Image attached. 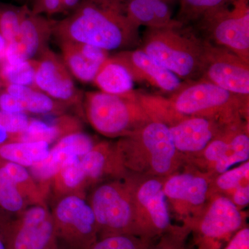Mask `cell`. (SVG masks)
Returning <instances> with one entry per match:
<instances>
[{
	"label": "cell",
	"mask_w": 249,
	"mask_h": 249,
	"mask_svg": "<svg viewBox=\"0 0 249 249\" xmlns=\"http://www.w3.org/2000/svg\"><path fill=\"white\" fill-rule=\"evenodd\" d=\"M124 0L106 3L82 0L74 11L55 20L53 36L57 41H70L110 51L132 49L141 42L139 27L128 18Z\"/></svg>",
	"instance_id": "6da1fadb"
},
{
	"label": "cell",
	"mask_w": 249,
	"mask_h": 249,
	"mask_svg": "<svg viewBox=\"0 0 249 249\" xmlns=\"http://www.w3.org/2000/svg\"><path fill=\"white\" fill-rule=\"evenodd\" d=\"M185 26L147 29L139 49L180 79L192 83L200 78L205 40Z\"/></svg>",
	"instance_id": "7a4b0ae2"
},
{
	"label": "cell",
	"mask_w": 249,
	"mask_h": 249,
	"mask_svg": "<svg viewBox=\"0 0 249 249\" xmlns=\"http://www.w3.org/2000/svg\"><path fill=\"white\" fill-rule=\"evenodd\" d=\"M83 109L93 128L111 138L127 137L151 121L134 90L124 95L88 91L83 96Z\"/></svg>",
	"instance_id": "3957f363"
},
{
	"label": "cell",
	"mask_w": 249,
	"mask_h": 249,
	"mask_svg": "<svg viewBox=\"0 0 249 249\" xmlns=\"http://www.w3.org/2000/svg\"><path fill=\"white\" fill-rule=\"evenodd\" d=\"M170 99L178 113L184 116H202L231 125L248 112L249 96H240L217 85L196 80L173 93Z\"/></svg>",
	"instance_id": "277c9868"
},
{
	"label": "cell",
	"mask_w": 249,
	"mask_h": 249,
	"mask_svg": "<svg viewBox=\"0 0 249 249\" xmlns=\"http://www.w3.org/2000/svg\"><path fill=\"white\" fill-rule=\"evenodd\" d=\"M88 201L96 219L98 239L118 235L141 237L132 187L128 184L102 183Z\"/></svg>",
	"instance_id": "5b68a950"
},
{
	"label": "cell",
	"mask_w": 249,
	"mask_h": 249,
	"mask_svg": "<svg viewBox=\"0 0 249 249\" xmlns=\"http://www.w3.org/2000/svg\"><path fill=\"white\" fill-rule=\"evenodd\" d=\"M51 212L59 249H89L98 240L94 214L85 196H64Z\"/></svg>",
	"instance_id": "8992f818"
},
{
	"label": "cell",
	"mask_w": 249,
	"mask_h": 249,
	"mask_svg": "<svg viewBox=\"0 0 249 249\" xmlns=\"http://www.w3.org/2000/svg\"><path fill=\"white\" fill-rule=\"evenodd\" d=\"M198 22L206 40L249 63V0H231Z\"/></svg>",
	"instance_id": "52a82bcc"
},
{
	"label": "cell",
	"mask_w": 249,
	"mask_h": 249,
	"mask_svg": "<svg viewBox=\"0 0 249 249\" xmlns=\"http://www.w3.org/2000/svg\"><path fill=\"white\" fill-rule=\"evenodd\" d=\"M199 80L235 94L249 96V63L231 51L206 40Z\"/></svg>",
	"instance_id": "ba28073f"
},
{
	"label": "cell",
	"mask_w": 249,
	"mask_h": 249,
	"mask_svg": "<svg viewBox=\"0 0 249 249\" xmlns=\"http://www.w3.org/2000/svg\"><path fill=\"white\" fill-rule=\"evenodd\" d=\"M8 245L9 249H59L47 203L29 205L10 222Z\"/></svg>",
	"instance_id": "9c48e42d"
},
{
	"label": "cell",
	"mask_w": 249,
	"mask_h": 249,
	"mask_svg": "<svg viewBox=\"0 0 249 249\" xmlns=\"http://www.w3.org/2000/svg\"><path fill=\"white\" fill-rule=\"evenodd\" d=\"M37 59L34 88L70 108L83 113L84 93L78 89L60 55L47 48Z\"/></svg>",
	"instance_id": "30bf717a"
},
{
	"label": "cell",
	"mask_w": 249,
	"mask_h": 249,
	"mask_svg": "<svg viewBox=\"0 0 249 249\" xmlns=\"http://www.w3.org/2000/svg\"><path fill=\"white\" fill-rule=\"evenodd\" d=\"M136 208H142L145 212L139 217V230L143 238L152 240L157 235H162L173 228L163 184L159 180H146L135 190L132 188Z\"/></svg>",
	"instance_id": "8fae6325"
},
{
	"label": "cell",
	"mask_w": 249,
	"mask_h": 249,
	"mask_svg": "<svg viewBox=\"0 0 249 249\" xmlns=\"http://www.w3.org/2000/svg\"><path fill=\"white\" fill-rule=\"evenodd\" d=\"M55 20L28 10L16 39L7 43L2 61L8 64L36 59L48 48Z\"/></svg>",
	"instance_id": "7c38bea8"
},
{
	"label": "cell",
	"mask_w": 249,
	"mask_h": 249,
	"mask_svg": "<svg viewBox=\"0 0 249 249\" xmlns=\"http://www.w3.org/2000/svg\"><path fill=\"white\" fill-rule=\"evenodd\" d=\"M112 56L127 69L134 82L145 83L163 92L172 93L186 85L139 48L121 51Z\"/></svg>",
	"instance_id": "4fadbf2b"
},
{
	"label": "cell",
	"mask_w": 249,
	"mask_h": 249,
	"mask_svg": "<svg viewBox=\"0 0 249 249\" xmlns=\"http://www.w3.org/2000/svg\"><path fill=\"white\" fill-rule=\"evenodd\" d=\"M128 137L149 155L150 166L155 173L165 175L172 170L178 150L168 125L151 121Z\"/></svg>",
	"instance_id": "5bb4252c"
},
{
	"label": "cell",
	"mask_w": 249,
	"mask_h": 249,
	"mask_svg": "<svg viewBox=\"0 0 249 249\" xmlns=\"http://www.w3.org/2000/svg\"><path fill=\"white\" fill-rule=\"evenodd\" d=\"M227 124L202 116H188L169 127L177 150L187 153L203 151Z\"/></svg>",
	"instance_id": "9a60e30c"
},
{
	"label": "cell",
	"mask_w": 249,
	"mask_h": 249,
	"mask_svg": "<svg viewBox=\"0 0 249 249\" xmlns=\"http://www.w3.org/2000/svg\"><path fill=\"white\" fill-rule=\"evenodd\" d=\"M62 61L73 78L83 83H92L109 52L87 44L58 41Z\"/></svg>",
	"instance_id": "2e32d148"
},
{
	"label": "cell",
	"mask_w": 249,
	"mask_h": 249,
	"mask_svg": "<svg viewBox=\"0 0 249 249\" xmlns=\"http://www.w3.org/2000/svg\"><path fill=\"white\" fill-rule=\"evenodd\" d=\"M243 217L232 199L219 196L213 201L197 226H195L204 240H213L242 229Z\"/></svg>",
	"instance_id": "e0dca14e"
},
{
	"label": "cell",
	"mask_w": 249,
	"mask_h": 249,
	"mask_svg": "<svg viewBox=\"0 0 249 249\" xmlns=\"http://www.w3.org/2000/svg\"><path fill=\"white\" fill-rule=\"evenodd\" d=\"M82 129L83 126L79 119L70 114H60L52 121L31 118L25 130L16 136L12 142H43L51 145L65 136L82 131Z\"/></svg>",
	"instance_id": "ac0fdd59"
},
{
	"label": "cell",
	"mask_w": 249,
	"mask_h": 249,
	"mask_svg": "<svg viewBox=\"0 0 249 249\" xmlns=\"http://www.w3.org/2000/svg\"><path fill=\"white\" fill-rule=\"evenodd\" d=\"M124 4L126 14L139 27L161 29L183 24L173 18L169 4L160 0H124Z\"/></svg>",
	"instance_id": "d6986e66"
},
{
	"label": "cell",
	"mask_w": 249,
	"mask_h": 249,
	"mask_svg": "<svg viewBox=\"0 0 249 249\" xmlns=\"http://www.w3.org/2000/svg\"><path fill=\"white\" fill-rule=\"evenodd\" d=\"M80 160L89 186L124 166L117 148L108 142L95 144Z\"/></svg>",
	"instance_id": "ffe728a7"
},
{
	"label": "cell",
	"mask_w": 249,
	"mask_h": 249,
	"mask_svg": "<svg viewBox=\"0 0 249 249\" xmlns=\"http://www.w3.org/2000/svg\"><path fill=\"white\" fill-rule=\"evenodd\" d=\"M209 189L206 178L189 173L174 175L163 185L167 198L193 206L204 204Z\"/></svg>",
	"instance_id": "44dd1931"
},
{
	"label": "cell",
	"mask_w": 249,
	"mask_h": 249,
	"mask_svg": "<svg viewBox=\"0 0 249 249\" xmlns=\"http://www.w3.org/2000/svg\"><path fill=\"white\" fill-rule=\"evenodd\" d=\"M3 88L17 98L23 111L28 114L58 116L66 114L70 109L34 87L7 84Z\"/></svg>",
	"instance_id": "7402d4cb"
},
{
	"label": "cell",
	"mask_w": 249,
	"mask_h": 249,
	"mask_svg": "<svg viewBox=\"0 0 249 249\" xmlns=\"http://www.w3.org/2000/svg\"><path fill=\"white\" fill-rule=\"evenodd\" d=\"M88 187L80 157H75L65 163L52 178L49 196H53L55 201L69 196H85Z\"/></svg>",
	"instance_id": "603a6c76"
},
{
	"label": "cell",
	"mask_w": 249,
	"mask_h": 249,
	"mask_svg": "<svg viewBox=\"0 0 249 249\" xmlns=\"http://www.w3.org/2000/svg\"><path fill=\"white\" fill-rule=\"evenodd\" d=\"M92 83L99 91L109 94L124 95L134 90V82L130 73L113 56L104 62Z\"/></svg>",
	"instance_id": "cb8c5ba5"
},
{
	"label": "cell",
	"mask_w": 249,
	"mask_h": 249,
	"mask_svg": "<svg viewBox=\"0 0 249 249\" xmlns=\"http://www.w3.org/2000/svg\"><path fill=\"white\" fill-rule=\"evenodd\" d=\"M51 145L47 142H12L0 147V160L29 168L48 155Z\"/></svg>",
	"instance_id": "d4e9b609"
},
{
	"label": "cell",
	"mask_w": 249,
	"mask_h": 249,
	"mask_svg": "<svg viewBox=\"0 0 249 249\" xmlns=\"http://www.w3.org/2000/svg\"><path fill=\"white\" fill-rule=\"evenodd\" d=\"M29 205L0 160V214L11 221Z\"/></svg>",
	"instance_id": "484cf974"
},
{
	"label": "cell",
	"mask_w": 249,
	"mask_h": 249,
	"mask_svg": "<svg viewBox=\"0 0 249 249\" xmlns=\"http://www.w3.org/2000/svg\"><path fill=\"white\" fill-rule=\"evenodd\" d=\"M135 92L139 103L150 121L162 123L170 127L188 117L178 112L170 98L142 91Z\"/></svg>",
	"instance_id": "4316f807"
},
{
	"label": "cell",
	"mask_w": 249,
	"mask_h": 249,
	"mask_svg": "<svg viewBox=\"0 0 249 249\" xmlns=\"http://www.w3.org/2000/svg\"><path fill=\"white\" fill-rule=\"evenodd\" d=\"M249 158V137L240 124L231 126L228 129V146L222 160L214 163L216 171L222 174L232 165L246 162Z\"/></svg>",
	"instance_id": "83f0119b"
},
{
	"label": "cell",
	"mask_w": 249,
	"mask_h": 249,
	"mask_svg": "<svg viewBox=\"0 0 249 249\" xmlns=\"http://www.w3.org/2000/svg\"><path fill=\"white\" fill-rule=\"evenodd\" d=\"M1 163L14 178L19 191L27 198L29 204L47 203L45 196L41 191L40 187L31 175L28 168L22 165L1 160Z\"/></svg>",
	"instance_id": "f1b7e54d"
},
{
	"label": "cell",
	"mask_w": 249,
	"mask_h": 249,
	"mask_svg": "<svg viewBox=\"0 0 249 249\" xmlns=\"http://www.w3.org/2000/svg\"><path fill=\"white\" fill-rule=\"evenodd\" d=\"M37 59L17 64L0 62V76L4 85H18L34 87Z\"/></svg>",
	"instance_id": "f546056e"
},
{
	"label": "cell",
	"mask_w": 249,
	"mask_h": 249,
	"mask_svg": "<svg viewBox=\"0 0 249 249\" xmlns=\"http://www.w3.org/2000/svg\"><path fill=\"white\" fill-rule=\"evenodd\" d=\"M29 9L28 4L17 6L0 3V34L7 43L17 37Z\"/></svg>",
	"instance_id": "4dcf8cb0"
},
{
	"label": "cell",
	"mask_w": 249,
	"mask_h": 249,
	"mask_svg": "<svg viewBox=\"0 0 249 249\" xmlns=\"http://www.w3.org/2000/svg\"><path fill=\"white\" fill-rule=\"evenodd\" d=\"M231 0H179L178 21L186 25L199 20Z\"/></svg>",
	"instance_id": "1f68e13d"
},
{
	"label": "cell",
	"mask_w": 249,
	"mask_h": 249,
	"mask_svg": "<svg viewBox=\"0 0 249 249\" xmlns=\"http://www.w3.org/2000/svg\"><path fill=\"white\" fill-rule=\"evenodd\" d=\"M152 240L132 235H112L98 239L89 249H148Z\"/></svg>",
	"instance_id": "d6a6232c"
},
{
	"label": "cell",
	"mask_w": 249,
	"mask_h": 249,
	"mask_svg": "<svg viewBox=\"0 0 249 249\" xmlns=\"http://www.w3.org/2000/svg\"><path fill=\"white\" fill-rule=\"evenodd\" d=\"M249 162L248 160L240 166L222 173L218 178L216 183L219 189L230 191L235 189L249 178Z\"/></svg>",
	"instance_id": "836d02e7"
},
{
	"label": "cell",
	"mask_w": 249,
	"mask_h": 249,
	"mask_svg": "<svg viewBox=\"0 0 249 249\" xmlns=\"http://www.w3.org/2000/svg\"><path fill=\"white\" fill-rule=\"evenodd\" d=\"M27 113H10L0 111V124H2L13 139L27 128L31 120Z\"/></svg>",
	"instance_id": "e575fe53"
},
{
	"label": "cell",
	"mask_w": 249,
	"mask_h": 249,
	"mask_svg": "<svg viewBox=\"0 0 249 249\" xmlns=\"http://www.w3.org/2000/svg\"><path fill=\"white\" fill-rule=\"evenodd\" d=\"M186 229H173L162 235L157 245L150 246L148 249H189L186 246Z\"/></svg>",
	"instance_id": "d590c367"
},
{
	"label": "cell",
	"mask_w": 249,
	"mask_h": 249,
	"mask_svg": "<svg viewBox=\"0 0 249 249\" xmlns=\"http://www.w3.org/2000/svg\"><path fill=\"white\" fill-rule=\"evenodd\" d=\"M31 11L42 16L62 14V0H32Z\"/></svg>",
	"instance_id": "8d00e7d4"
},
{
	"label": "cell",
	"mask_w": 249,
	"mask_h": 249,
	"mask_svg": "<svg viewBox=\"0 0 249 249\" xmlns=\"http://www.w3.org/2000/svg\"><path fill=\"white\" fill-rule=\"evenodd\" d=\"M0 111L10 113L24 112L17 98L3 88L0 89Z\"/></svg>",
	"instance_id": "74e56055"
},
{
	"label": "cell",
	"mask_w": 249,
	"mask_h": 249,
	"mask_svg": "<svg viewBox=\"0 0 249 249\" xmlns=\"http://www.w3.org/2000/svg\"><path fill=\"white\" fill-rule=\"evenodd\" d=\"M224 249H249V228H242L237 231Z\"/></svg>",
	"instance_id": "f35d334b"
},
{
	"label": "cell",
	"mask_w": 249,
	"mask_h": 249,
	"mask_svg": "<svg viewBox=\"0 0 249 249\" xmlns=\"http://www.w3.org/2000/svg\"><path fill=\"white\" fill-rule=\"evenodd\" d=\"M232 201L237 207H244L249 204V183H242L235 188Z\"/></svg>",
	"instance_id": "ab89813d"
},
{
	"label": "cell",
	"mask_w": 249,
	"mask_h": 249,
	"mask_svg": "<svg viewBox=\"0 0 249 249\" xmlns=\"http://www.w3.org/2000/svg\"><path fill=\"white\" fill-rule=\"evenodd\" d=\"M10 222L0 214V249H9L8 229Z\"/></svg>",
	"instance_id": "60d3db41"
},
{
	"label": "cell",
	"mask_w": 249,
	"mask_h": 249,
	"mask_svg": "<svg viewBox=\"0 0 249 249\" xmlns=\"http://www.w3.org/2000/svg\"><path fill=\"white\" fill-rule=\"evenodd\" d=\"M82 0H62V14H71L72 11L78 7Z\"/></svg>",
	"instance_id": "b9f144b4"
},
{
	"label": "cell",
	"mask_w": 249,
	"mask_h": 249,
	"mask_svg": "<svg viewBox=\"0 0 249 249\" xmlns=\"http://www.w3.org/2000/svg\"><path fill=\"white\" fill-rule=\"evenodd\" d=\"M11 140H12V137L11 134L8 132L2 124H0V147L7 142H11Z\"/></svg>",
	"instance_id": "7bdbcfd3"
},
{
	"label": "cell",
	"mask_w": 249,
	"mask_h": 249,
	"mask_svg": "<svg viewBox=\"0 0 249 249\" xmlns=\"http://www.w3.org/2000/svg\"><path fill=\"white\" fill-rule=\"evenodd\" d=\"M7 42L4 40V37L0 34V62L4 59L5 51H6Z\"/></svg>",
	"instance_id": "ee69618b"
},
{
	"label": "cell",
	"mask_w": 249,
	"mask_h": 249,
	"mask_svg": "<svg viewBox=\"0 0 249 249\" xmlns=\"http://www.w3.org/2000/svg\"><path fill=\"white\" fill-rule=\"evenodd\" d=\"M213 240H204L201 242L199 249H214Z\"/></svg>",
	"instance_id": "f6af8a7d"
},
{
	"label": "cell",
	"mask_w": 249,
	"mask_h": 249,
	"mask_svg": "<svg viewBox=\"0 0 249 249\" xmlns=\"http://www.w3.org/2000/svg\"><path fill=\"white\" fill-rule=\"evenodd\" d=\"M92 1L98 3H106L107 2V1H110V0H92Z\"/></svg>",
	"instance_id": "bcb514c9"
},
{
	"label": "cell",
	"mask_w": 249,
	"mask_h": 249,
	"mask_svg": "<svg viewBox=\"0 0 249 249\" xmlns=\"http://www.w3.org/2000/svg\"><path fill=\"white\" fill-rule=\"evenodd\" d=\"M160 1H163V2L166 3V4H170L173 0H160Z\"/></svg>",
	"instance_id": "7dc6e473"
},
{
	"label": "cell",
	"mask_w": 249,
	"mask_h": 249,
	"mask_svg": "<svg viewBox=\"0 0 249 249\" xmlns=\"http://www.w3.org/2000/svg\"><path fill=\"white\" fill-rule=\"evenodd\" d=\"M4 86V83H3L2 80H1V76H0V89L3 88Z\"/></svg>",
	"instance_id": "c3c4849f"
},
{
	"label": "cell",
	"mask_w": 249,
	"mask_h": 249,
	"mask_svg": "<svg viewBox=\"0 0 249 249\" xmlns=\"http://www.w3.org/2000/svg\"></svg>",
	"instance_id": "681fc988"
}]
</instances>
